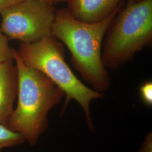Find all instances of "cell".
Returning a JSON list of instances; mask_svg holds the SVG:
<instances>
[{
	"mask_svg": "<svg viewBox=\"0 0 152 152\" xmlns=\"http://www.w3.org/2000/svg\"><path fill=\"white\" fill-rule=\"evenodd\" d=\"M21 1L22 0H0V12Z\"/></svg>",
	"mask_w": 152,
	"mask_h": 152,
	"instance_id": "8fae6325",
	"label": "cell"
},
{
	"mask_svg": "<svg viewBox=\"0 0 152 152\" xmlns=\"http://www.w3.org/2000/svg\"><path fill=\"white\" fill-rule=\"evenodd\" d=\"M135 1H141V0H134Z\"/></svg>",
	"mask_w": 152,
	"mask_h": 152,
	"instance_id": "5bb4252c",
	"label": "cell"
},
{
	"mask_svg": "<svg viewBox=\"0 0 152 152\" xmlns=\"http://www.w3.org/2000/svg\"><path fill=\"white\" fill-rule=\"evenodd\" d=\"M13 61L0 63V124L6 126L18 94V73Z\"/></svg>",
	"mask_w": 152,
	"mask_h": 152,
	"instance_id": "52a82bcc",
	"label": "cell"
},
{
	"mask_svg": "<svg viewBox=\"0 0 152 152\" xmlns=\"http://www.w3.org/2000/svg\"><path fill=\"white\" fill-rule=\"evenodd\" d=\"M1 30L9 39L33 43L51 36L55 10L38 0H22L0 12Z\"/></svg>",
	"mask_w": 152,
	"mask_h": 152,
	"instance_id": "5b68a950",
	"label": "cell"
},
{
	"mask_svg": "<svg viewBox=\"0 0 152 152\" xmlns=\"http://www.w3.org/2000/svg\"><path fill=\"white\" fill-rule=\"evenodd\" d=\"M9 40L0 29V63L13 60V49L9 46Z\"/></svg>",
	"mask_w": 152,
	"mask_h": 152,
	"instance_id": "9c48e42d",
	"label": "cell"
},
{
	"mask_svg": "<svg viewBox=\"0 0 152 152\" xmlns=\"http://www.w3.org/2000/svg\"><path fill=\"white\" fill-rule=\"evenodd\" d=\"M18 80V103L7 126L34 145L46 130L49 111L64 93L42 72L23 63L13 49Z\"/></svg>",
	"mask_w": 152,
	"mask_h": 152,
	"instance_id": "7a4b0ae2",
	"label": "cell"
},
{
	"mask_svg": "<svg viewBox=\"0 0 152 152\" xmlns=\"http://www.w3.org/2000/svg\"><path fill=\"white\" fill-rule=\"evenodd\" d=\"M43 3L45 4H48L50 5H53V0H38Z\"/></svg>",
	"mask_w": 152,
	"mask_h": 152,
	"instance_id": "7c38bea8",
	"label": "cell"
},
{
	"mask_svg": "<svg viewBox=\"0 0 152 152\" xmlns=\"http://www.w3.org/2000/svg\"><path fill=\"white\" fill-rule=\"evenodd\" d=\"M69 0H53V4H57L59 2H68Z\"/></svg>",
	"mask_w": 152,
	"mask_h": 152,
	"instance_id": "4fadbf2b",
	"label": "cell"
},
{
	"mask_svg": "<svg viewBox=\"0 0 152 152\" xmlns=\"http://www.w3.org/2000/svg\"><path fill=\"white\" fill-rule=\"evenodd\" d=\"M121 7L103 20L92 23L76 19L67 9L55 11L52 36L67 47L75 68L98 92H104L109 86L108 73L102 60V45Z\"/></svg>",
	"mask_w": 152,
	"mask_h": 152,
	"instance_id": "6da1fadb",
	"label": "cell"
},
{
	"mask_svg": "<svg viewBox=\"0 0 152 152\" xmlns=\"http://www.w3.org/2000/svg\"><path fill=\"white\" fill-rule=\"evenodd\" d=\"M120 10L107 31L102 54L104 66L112 69L131 60L152 42V0H129Z\"/></svg>",
	"mask_w": 152,
	"mask_h": 152,
	"instance_id": "277c9868",
	"label": "cell"
},
{
	"mask_svg": "<svg viewBox=\"0 0 152 152\" xmlns=\"http://www.w3.org/2000/svg\"><path fill=\"white\" fill-rule=\"evenodd\" d=\"M139 92L140 98L142 102L148 107H151L152 105V82L148 81L142 84Z\"/></svg>",
	"mask_w": 152,
	"mask_h": 152,
	"instance_id": "30bf717a",
	"label": "cell"
},
{
	"mask_svg": "<svg viewBox=\"0 0 152 152\" xmlns=\"http://www.w3.org/2000/svg\"><path fill=\"white\" fill-rule=\"evenodd\" d=\"M24 141L26 140L20 134L0 124V152H3L5 148L15 147Z\"/></svg>",
	"mask_w": 152,
	"mask_h": 152,
	"instance_id": "ba28073f",
	"label": "cell"
},
{
	"mask_svg": "<svg viewBox=\"0 0 152 152\" xmlns=\"http://www.w3.org/2000/svg\"><path fill=\"white\" fill-rule=\"evenodd\" d=\"M17 53L24 64L40 71L64 93L63 112L72 100L83 109L88 125L92 129L90 105L103 94L85 85L73 73L65 60L63 45L49 36L33 43L21 42Z\"/></svg>",
	"mask_w": 152,
	"mask_h": 152,
	"instance_id": "3957f363",
	"label": "cell"
},
{
	"mask_svg": "<svg viewBox=\"0 0 152 152\" xmlns=\"http://www.w3.org/2000/svg\"><path fill=\"white\" fill-rule=\"evenodd\" d=\"M122 0H69L67 10L76 19L97 23L107 18L122 6Z\"/></svg>",
	"mask_w": 152,
	"mask_h": 152,
	"instance_id": "8992f818",
	"label": "cell"
}]
</instances>
